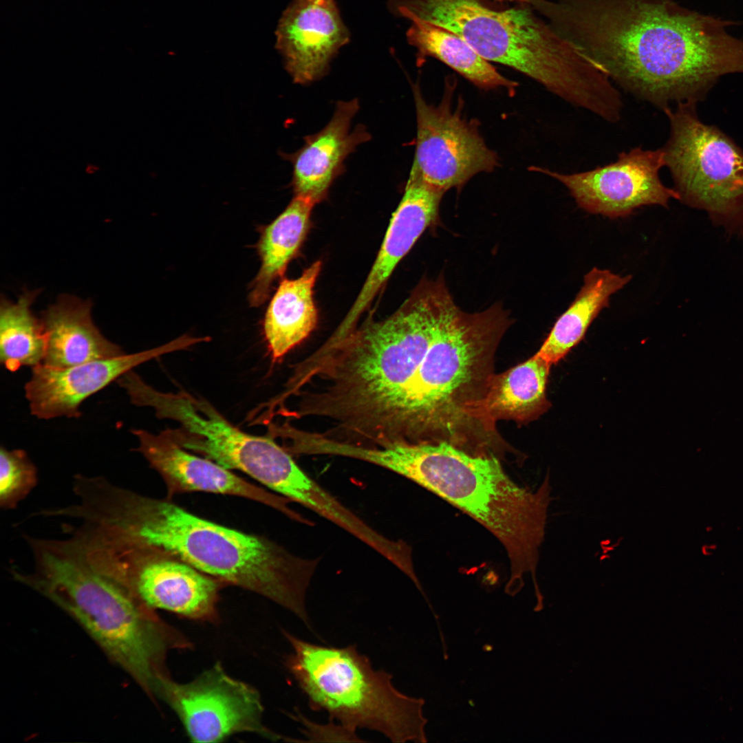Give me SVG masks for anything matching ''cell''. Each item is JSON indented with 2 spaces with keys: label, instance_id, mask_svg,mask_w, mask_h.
Segmentation results:
<instances>
[{
  "label": "cell",
  "instance_id": "obj_1",
  "mask_svg": "<svg viewBox=\"0 0 743 743\" xmlns=\"http://www.w3.org/2000/svg\"><path fill=\"white\" fill-rule=\"evenodd\" d=\"M535 8L611 80L664 111L743 74L733 21L675 0H537Z\"/></svg>",
  "mask_w": 743,
  "mask_h": 743
},
{
  "label": "cell",
  "instance_id": "obj_2",
  "mask_svg": "<svg viewBox=\"0 0 743 743\" xmlns=\"http://www.w3.org/2000/svg\"><path fill=\"white\" fill-rule=\"evenodd\" d=\"M436 314L435 291L423 279L389 317L327 339L296 365L288 385L301 390L290 416L330 421L321 433L333 440L374 444L423 360Z\"/></svg>",
  "mask_w": 743,
  "mask_h": 743
},
{
  "label": "cell",
  "instance_id": "obj_3",
  "mask_svg": "<svg viewBox=\"0 0 743 743\" xmlns=\"http://www.w3.org/2000/svg\"><path fill=\"white\" fill-rule=\"evenodd\" d=\"M101 519L122 540L168 552L226 585L273 601L310 625L305 596L318 559L302 558L266 537L202 518L171 499L120 486L106 496Z\"/></svg>",
  "mask_w": 743,
  "mask_h": 743
},
{
  "label": "cell",
  "instance_id": "obj_4",
  "mask_svg": "<svg viewBox=\"0 0 743 743\" xmlns=\"http://www.w3.org/2000/svg\"><path fill=\"white\" fill-rule=\"evenodd\" d=\"M31 571L19 583L72 616L115 664L151 698L171 676L169 653L191 647L189 640L126 586L103 572L72 537H36L30 544Z\"/></svg>",
  "mask_w": 743,
  "mask_h": 743
},
{
  "label": "cell",
  "instance_id": "obj_5",
  "mask_svg": "<svg viewBox=\"0 0 743 743\" xmlns=\"http://www.w3.org/2000/svg\"><path fill=\"white\" fill-rule=\"evenodd\" d=\"M363 459L436 494L493 533L510 560L506 593L517 594L527 574L539 588L536 570L552 499L548 475L535 491L522 487L493 454H475L446 441L368 448Z\"/></svg>",
  "mask_w": 743,
  "mask_h": 743
},
{
  "label": "cell",
  "instance_id": "obj_6",
  "mask_svg": "<svg viewBox=\"0 0 743 743\" xmlns=\"http://www.w3.org/2000/svg\"><path fill=\"white\" fill-rule=\"evenodd\" d=\"M511 323L500 303L467 313L446 284L438 295L432 341L383 433L380 446L449 442L462 448L470 405L493 374V356Z\"/></svg>",
  "mask_w": 743,
  "mask_h": 743
},
{
  "label": "cell",
  "instance_id": "obj_7",
  "mask_svg": "<svg viewBox=\"0 0 743 743\" xmlns=\"http://www.w3.org/2000/svg\"><path fill=\"white\" fill-rule=\"evenodd\" d=\"M392 12L412 14L453 31L482 57L533 79L572 105L601 110L609 78L528 7L504 10L479 0H387Z\"/></svg>",
  "mask_w": 743,
  "mask_h": 743
},
{
  "label": "cell",
  "instance_id": "obj_8",
  "mask_svg": "<svg viewBox=\"0 0 743 743\" xmlns=\"http://www.w3.org/2000/svg\"><path fill=\"white\" fill-rule=\"evenodd\" d=\"M283 633L292 649L285 665L312 710L325 711L354 731L379 732L393 742H427L424 700L399 691L392 676L374 669L356 645L325 646Z\"/></svg>",
  "mask_w": 743,
  "mask_h": 743
},
{
  "label": "cell",
  "instance_id": "obj_9",
  "mask_svg": "<svg viewBox=\"0 0 743 743\" xmlns=\"http://www.w3.org/2000/svg\"><path fill=\"white\" fill-rule=\"evenodd\" d=\"M697 105L680 103L663 112L669 136L661 147L684 204L707 213L729 237L743 239V149L699 117Z\"/></svg>",
  "mask_w": 743,
  "mask_h": 743
},
{
  "label": "cell",
  "instance_id": "obj_10",
  "mask_svg": "<svg viewBox=\"0 0 743 743\" xmlns=\"http://www.w3.org/2000/svg\"><path fill=\"white\" fill-rule=\"evenodd\" d=\"M88 559L129 588L149 607L200 622L219 618L222 581L182 559L155 548L131 544L99 529L81 536Z\"/></svg>",
  "mask_w": 743,
  "mask_h": 743
},
{
  "label": "cell",
  "instance_id": "obj_11",
  "mask_svg": "<svg viewBox=\"0 0 743 743\" xmlns=\"http://www.w3.org/2000/svg\"><path fill=\"white\" fill-rule=\"evenodd\" d=\"M155 699L174 711L194 743H217L241 733L292 741L264 724L259 691L230 676L219 662L188 682L162 679Z\"/></svg>",
  "mask_w": 743,
  "mask_h": 743
},
{
  "label": "cell",
  "instance_id": "obj_12",
  "mask_svg": "<svg viewBox=\"0 0 743 743\" xmlns=\"http://www.w3.org/2000/svg\"><path fill=\"white\" fill-rule=\"evenodd\" d=\"M417 133L411 170L444 192L462 187L473 177L499 165L478 125L453 105V88H445L441 101L429 103L418 85L413 86Z\"/></svg>",
  "mask_w": 743,
  "mask_h": 743
},
{
  "label": "cell",
  "instance_id": "obj_13",
  "mask_svg": "<svg viewBox=\"0 0 743 743\" xmlns=\"http://www.w3.org/2000/svg\"><path fill=\"white\" fill-rule=\"evenodd\" d=\"M663 166L662 148L636 147L619 153L614 162L586 171L563 173L535 166L529 169L561 182L588 213L618 218L643 206L667 208L671 199L679 200L677 191L666 186L660 177Z\"/></svg>",
  "mask_w": 743,
  "mask_h": 743
},
{
  "label": "cell",
  "instance_id": "obj_14",
  "mask_svg": "<svg viewBox=\"0 0 743 743\" xmlns=\"http://www.w3.org/2000/svg\"><path fill=\"white\" fill-rule=\"evenodd\" d=\"M204 338L182 336L158 347L133 354L91 360L66 368L40 364L32 367L25 385L31 413L39 419L78 418L80 405L89 397L148 360L185 349Z\"/></svg>",
  "mask_w": 743,
  "mask_h": 743
},
{
  "label": "cell",
  "instance_id": "obj_15",
  "mask_svg": "<svg viewBox=\"0 0 743 743\" xmlns=\"http://www.w3.org/2000/svg\"><path fill=\"white\" fill-rule=\"evenodd\" d=\"M131 432L139 442L136 450L164 480L166 498L196 491L237 496L272 507L290 517H298L288 506V499L252 484L213 460L191 453L168 430L159 434L143 429H133Z\"/></svg>",
  "mask_w": 743,
  "mask_h": 743
},
{
  "label": "cell",
  "instance_id": "obj_16",
  "mask_svg": "<svg viewBox=\"0 0 743 743\" xmlns=\"http://www.w3.org/2000/svg\"><path fill=\"white\" fill-rule=\"evenodd\" d=\"M444 193L424 182L410 171L404 193L394 213L384 239L352 306L332 334L342 336L352 331L361 315L380 291L399 262L422 233L440 220V206Z\"/></svg>",
  "mask_w": 743,
  "mask_h": 743
},
{
  "label": "cell",
  "instance_id": "obj_17",
  "mask_svg": "<svg viewBox=\"0 0 743 743\" xmlns=\"http://www.w3.org/2000/svg\"><path fill=\"white\" fill-rule=\"evenodd\" d=\"M349 39L334 0H294L276 30V47L286 70L302 85L323 77Z\"/></svg>",
  "mask_w": 743,
  "mask_h": 743
},
{
  "label": "cell",
  "instance_id": "obj_18",
  "mask_svg": "<svg viewBox=\"0 0 743 743\" xmlns=\"http://www.w3.org/2000/svg\"><path fill=\"white\" fill-rule=\"evenodd\" d=\"M359 107L357 99L338 101L330 122L320 131L304 138L303 147L286 155L292 165V185L295 195L312 201L323 200L334 180L343 171L347 157L369 133L363 125L351 129Z\"/></svg>",
  "mask_w": 743,
  "mask_h": 743
},
{
  "label": "cell",
  "instance_id": "obj_19",
  "mask_svg": "<svg viewBox=\"0 0 743 743\" xmlns=\"http://www.w3.org/2000/svg\"><path fill=\"white\" fill-rule=\"evenodd\" d=\"M550 367L535 354L502 374H493L482 396L470 405V418L491 433L499 420L524 423L539 418L550 406L546 397Z\"/></svg>",
  "mask_w": 743,
  "mask_h": 743
},
{
  "label": "cell",
  "instance_id": "obj_20",
  "mask_svg": "<svg viewBox=\"0 0 743 743\" xmlns=\"http://www.w3.org/2000/svg\"><path fill=\"white\" fill-rule=\"evenodd\" d=\"M91 310L89 301L64 294L43 312L41 319L45 349L42 364L66 368L125 354L100 333L93 322Z\"/></svg>",
  "mask_w": 743,
  "mask_h": 743
},
{
  "label": "cell",
  "instance_id": "obj_21",
  "mask_svg": "<svg viewBox=\"0 0 743 743\" xmlns=\"http://www.w3.org/2000/svg\"><path fill=\"white\" fill-rule=\"evenodd\" d=\"M322 263L318 260L297 279H284L268 307L263 332L274 362L281 360L315 329L318 312L314 288Z\"/></svg>",
  "mask_w": 743,
  "mask_h": 743
},
{
  "label": "cell",
  "instance_id": "obj_22",
  "mask_svg": "<svg viewBox=\"0 0 743 743\" xmlns=\"http://www.w3.org/2000/svg\"><path fill=\"white\" fill-rule=\"evenodd\" d=\"M405 17L411 22L407 38L418 51V61L434 57L481 89L515 94L518 83L502 75L460 35L412 14Z\"/></svg>",
  "mask_w": 743,
  "mask_h": 743
},
{
  "label": "cell",
  "instance_id": "obj_23",
  "mask_svg": "<svg viewBox=\"0 0 743 743\" xmlns=\"http://www.w3.org/2000/svg\"><path fill=\"white\" fill-rule=\"evenodd\" d=\"M631 279V275L621 276L594 267L584 276L575 299L557 319L535 354L551 365L559 362L583 338L592 322L608 306L610 296Z\"/></svg>",
  "mask_w": 743,
  "mask_h": 743
},
{
  "label": "cell",
  "instance_id": "obj_24",
  "mask_svg": "<svg viewBox=\"0 0 743 743\" xmlns=\"http://www.w3.org/2000/svg\"><path fill=\"white\" fill-rule=\"evenodd\" d=\"M314 204L295 195L286 209L263 230L258 244L261 265L249 294L252 306L266 301L273 281L281 277L307 235Z\"/></svg>",
  "mask_w": 743,
  "mask_h": 743
},
{
  "label": "cell",
  "instance_id": "obj_25",
  "mask_svg": "<svg viewBox=\"0 0 743 743\" xmlns=\"http://www.w3.org/2000/svg\"><path fill=\"white\" fill-rule=\"evenodd\" d=\"M39 290H26L16 302L2 297L0 303V362L14 372L22 367L42 364L45 335L41 319L31 307Z\"/></svg>",
  "mask_w": 743,
  "mask_h": 743
},
{
  "label": "cell",
  "instance_id": "obj_26",
  "mask_svg": "<svg viewBox=\"0 0 743 743\" xmlns=\"http://www.w3.org/2000/svg\"><path fill=\"white\" fill-rule=\"evenodd\" d=\"M38 471L22 449L0 450V507L16 508L36 486Z\"/></svg>",
  "mask_w": 743,
  "mask_h": 743
},
{
  "label": "cell",
  "instance_id": "obj_27",
  "mask_svg": "<svg viewBox=\"0 0 743 743\" xmlns=\"http://www.w3.org/2000/svg\"><path fill=\"white\" fill-rule=\"evenodd\" d=\"M301 723L305 725V729L303 730L305 733L309 738H311V741L321 740V738H324L323 740L326 741V738L332 737L334 738L336 741H338L336 738H339L341 741L347 742H363V740L358 738L356 734V731H352L347 727L340 724H334V720H331V722L326 725H316L313 722L307 720L301 715H299Z\"/></svg>",
  "mask_w": 743,
  "mask_h": 743
},
{
  "label": "cell",
  "instance_id": "obj_28",
  "mask_svg": "<svg viewBox=\"0 0 743 743\" xmlns=\"http://www.w3.org/2000/svg\"><path fill=\"white\" fill-rule=\"evenodd\" d=\"M511 1H513V0H511ZM516 1H523V2L527 3V1L528 0H516Z\"/></svg>",
  "mask_w": 743,
  "mask_h": 743
}]
</instances>
